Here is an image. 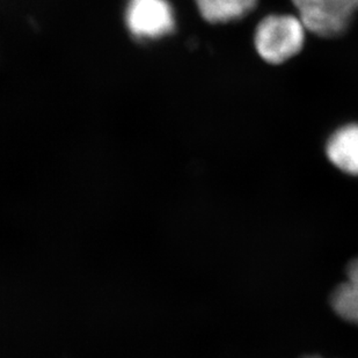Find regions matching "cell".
<instances>
[{
    "instance_id": "obj_9",
    "label": "cell",
    "mask_w": 358,
    "mask_h": 358,
    "mask_svg": "<svg viewBox=\"0 0 358 358\" xmlns=\"http://www.w3.org/2000/svg\"><path fill=\"white\" fill-rule=\"evenodd\" d=\"M304 358H320V357H318V356H306V357H304Z\"/></svg>"
},
{
    "instance_id": "obj_1",
    "label": "cell",
    "mask_w": 358,
    "mask_h": 358,
    "mask_svg": "<svg viewBox=\"0 0 358 358\" xmlns=\"http://www.w3.org/2000/svg\"><path fill=\"white\" fill-rule=\"evenodd\" d=\"M306 31L298 15L269 14L255 28L254 47L266 63L282 64L303 50Z\"/></svg>"
},
{
    "instance_id": "obj_5",
    "label": "cell",
    "mask_w": 358,
    "mask_h": 358,
    "mask_svg": "<svg viewBox=\"0 0 358 358\" xmlns=\"http://www.w3.org/2000/svg\"><path fill=\"white\" fill-rule=\"evenodd\" d=\"M199 13L210 24H229L241 20L247 12L234 0H195Z\"/></svg>"
},
{
    "instance_id": "obj_8",
    "label": "cell",
    "mask_w": 358,
    "mask_h": 358,
    "mask_svg": "<svg viewBox=\"0 0 358 358\" xmlns=\"http://www.w3.org/2000/svg\"><path fill=\"white\" fill-rule=\"evenodd\" d=\"M234 1L239 3L240 6L243 7L247 13H250L252 10H255L259 0H234Z\"/></svg>"
},
{
    "instance_id": "obj_2",
    "label": "cell",
    "mask_w": 358,
    "mask_h": 358,
    "mask_svg": "<svg viewBox=\"0 0 358 358\" xmlns=\"http://www.w3.org/2000/svg\"><path fill=\"white\" fill-rule=\"evenodd\" d=\"M308 31L324 38L345 34L358 12V0H291Z\"/></svg>"
},
{
    "instance_id": "obj_6",
    "label": "cell",
    "mask_w": 358,
    "mask_h": 358,
    "mask_svg": "<svg viewBox=\"0 0 358 358\" xmlns=\"http://www.w3.org/2000/svg\"><path fill=\"white\" fill-rule=\"evenodd\" d=\"M331 304L342 319L358 324V284L347 280L338 285L331 294Z\"/></svg>"
},
{
    "instance_id": "obj_4",
    "label": "cell",
    "mask_w": 358,
    "mask_h": 358,
    "mask_svg": "<svg viewBox=\"0 0 358 358\" xmlns=\"http://www.w3.org/2000/svg\"><path fill=\"white\" fill-rule=\"evenodd\" d=\"M326 153L342 172L358 176V123H349L335 130L328 139Z\"/></svg>"
},
{
    "instance_id": "obj_3",
    "label": "cell",
    "mask_w": 358,
    "mask_h": 358,
    "mask_svg": "<svg viewBox=\"0 0 358 358\" xmlns=\"http://www.w3.org/2000/svg\"><path fill=\"white\" fill-rule=\"evenodd\" d=\"M125 20L129 31L141 40H156L176 28L174 12L167 0H129Z\"/></svg>"
},
{
    "instance_id": "obj_7",
    "label": "cell",
    "mask_w": 358,
    "mask_h": 358,
    "mask_svg": "<svg viewBox=\"0 0 358 358\" xmlns=\"http://www.w3.org/2000/svg\"><path fill=\"white\" fill-rule=\"evenodd\" d=\"M347 278L349 282L358 284V259L350 261L347 266Z\"/></svg>"
}]
</instances>
